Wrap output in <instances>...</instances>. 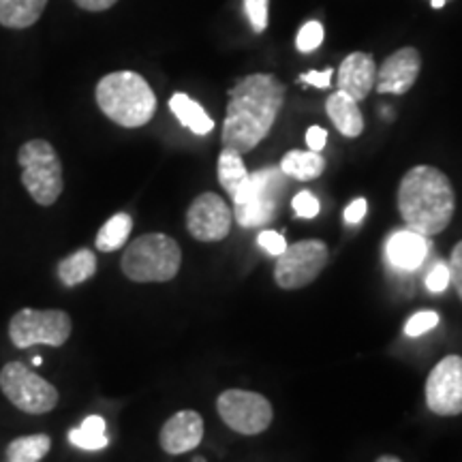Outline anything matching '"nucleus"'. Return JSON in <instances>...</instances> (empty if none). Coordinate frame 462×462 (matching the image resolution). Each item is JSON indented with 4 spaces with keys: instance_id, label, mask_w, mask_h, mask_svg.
<instances>
[{
    "instance_id": "nucleus-1",
    "label": "nucleus",
    "mask_w": 462,
    "mask_h": 462,
    "mask_svg": "<svg viewBox=\"0 0 462 462\" xmlns=\"http://www.w3.org/2000/svg\"><path fill=\"white\" fill-rule=\"evenodd\" d=\"M285 103V84L270 73L242 78L229 90L223 123V148L246 154L268 137Z\"/></svg>"
},
{
    "instance_id": "nucleus-2",
    "label": "nucleus",
    "mask_w": 462,
    "mask_h": 462,
    "mask_svg": "<svg viewBox=\"0 0 462 462\" xmlns=\"http://www.w3.org/2000/svg\"><path fill=\"white\" fill-rule=\"evenodd\" d=\"M398 210L404 225L424 238L441 234L456 210L452 182L437 167H411L398 184Z\"/></svg>"
},
{
    "instance_id": "nucleus-3",
    "label": "nucleus",
    "mask_w": 462,
    "mask_h": 462,
    "mask_svg": "<svg viewBox=\"0 0 462 462\" xmlns=\"http://www.w3.org/2000/svg\"><path fill=\"white\" fill-rule=\"evenodd\" d=\"M97 106L109 120L125 129L148 125L157 112V97L135 71H114L97 84Z\"/></svg>"
},
{
    "instance_id": "nucleus-4",
    "label": "nucleus",
    "mask_w": 462,
    "mask_h": 462,
    "mask_svg": "<svg viewBox=\"0 0 462 462\" xmlns=\"http://www.w3.org/2000/svg\"><path fill=\"white\" fill-rule=\"evenodd\" d=\"M182 251L165 234H143L125 248L123 273L133 282H167L180 273Z\"/></svg>"
},
{
    "instance_id": "nucleus-5",
    "label": "nucleus",
    "mask_w": 462,
    "mask_h": 462,
    "mask_svg": "<svg viewBox=\"0 0 462 462\" xmlns=\"http://www.w3.org/2000/svg\"><path fill=\"white\" fill-rule=\"evenodd\" d=\"M22 184L39 206H54L65 189L62 163L48 140H31L17 150Z\"/></svg>"
},
{
    "instance_id": "nucleus-6",
    "label": "nucleus",
    "mask_w": 462,
    "mask_h": 462,
    "mask_svg": "<svg viewBox=\"0 0 462 462\" xmlns=\"http://www.w3.org/2000/svg\"><path fill=\"white\" fill-rule=\"evenodd\" d=\"M285 190V173L279 167H265L251 173L245 190L234 201V218L242 227H262L274 218L276 204Z\"/></svg>"
},
{
    "instance_id": "nucleus-7",
    "label": "nucleus",
    "mask_w": 462,
    "mask_h": 462,
    "mask_svg": "<svg viewBox=\"0 0 462 462\" xmlns=\"http://www.w3.org/2000/svg\"><path fill=\"white\" fill-rule=\"evenodd\" d=\"M0 392L15 409L31 415L50 413L58 404V390L24 362L5 364L0 371Z\"/></svg>"
},
{
    "instance_id": "nucleus-8",
    "label": "nucleus",
    "mask_w": 462,
    "mask_h": 462,
    "mask_svg": "<svg viewBox=\"0 0 462 462\" xmlns=\"http://www.w3.org/2000/svg\"><path fill=\"white\" fill-rule=\"evenodd\" d=\"M71 317L60 309H20L9 321V338L17 349L34 345L62 346L71 337Z\"/></svg>"
},
{
    "instance_id": "nucleus-9",
    "label": "nucleus",
    "mask_w": 462,
    "mask_h": 462,
    "mask_svg": "<svg viewBox=\"0 0 462 462\" xmlns=\"http://www.w3.org/2000/svg\"><path fill=\"white\" fill-rule=\"evenodd\" d=\"M328 246L321 240H300L287 245L276 257L274 281L282 289H302L310 285L328 265Z\"/></svg>"
},
{
    "instance_id": "nucleus-10",
    "label": "nucleus",
    "mask_w": 462,
    "mask_h": 462,
    "mask_svg": "<svg viewBox=\"0 0 462 462\" xmlns=\"http://www.w3.org/2000/svg\"><path fill=\"white\" fill-rule=\"evenodd\" d=\"M217 411L234 432L253 437L268 430L273 424V404L257 392L227 390L218 396Z\"/></svg>"
},
{
    "instance_id": "nucleus-11",
    "label": "nucleus",
    "mask_w": 462,
    "mask_h": 462,
    "mask_svg": "<svg viewBox=\"0 0 462 462\" xmlns=\"http://www.w3.org/2000/svg\"><path fill=\"white\" fill-rule=\"evenodd\" d=\"M426 407L441 418L462 413V357L448 356L426 379Z\"/></svg>"
},
{
    "instance_id": "nucleus-12",
    "label": "nucleus",
    "mask_w": 462,
    "mask_h": 462,
    "mask_svg": "<svg viewBox=\"0 0 462 462\" xmlns=\"http://www.w3.org/2000/svg\"><path fill=\"white\" fill-rule=\"evenodd\" d=\"M234 210L221 195L201 193L187 210V229L199 242L225 240L231 231Z\"/></svg>"
},
{
    "instance_id": "nucleus-13",
    "label": "nucleus",
    "mask_w": 462,
    "mask_h": 462,
    "mask_svg": "<svg viewBox=\"0 0 462 462\" xmlns=\"http://www.w3.org/2000/svg\"><path fill=\"white\" fill-rule=\"evenodd\" d=\"M421 69L420 51L415 48H401L377 67V88L381 95H404L418 82Z\"/></svg>"
},
{
    "instance_id": "nucleus-14",
    "label": "nucleus",
    "mask_w": 462,
    "mask_h": 462,
    "mask_svg": "<svg viewBox=\"0 0 462 462\" xmlns=\"http://www.w3.org/2000/svg\"><path fill=\"white\" fill-rule=\"evenodd\" d=\"M201 439H204V418L193 409H184L165 421L159 443L165 454L180 456L199 448Z\"/></svg>"
},
{
    "instance_id": "nucleus-15",
    "label": "nucleus",
    "mask_w": 462,
    "mask_h": 462,
    "mask_svg": "<svg viewBox=\"0 0 462 462\" xmlns=\"http://www.w3.org/2000/svg\"><path fill=\"white\" fill-rule=\"evenodd\" d=\"M377 82V65L374 58L366 51H354L343 60L338 69V90L354 97L356 101H364Z\"/></svg>"
},
{
    "instance_id": "nucleus-16",
    "label": "nucleus",
    "mask_w": 462,
    "mask_h": 462,
    "mask_svg": "<svg viewBox=\"0 0 462 462\" xmlns=\"http://www.w3.org/2000/svg\"><path fill=\"white\" fill-rule=\"evenodd\" d=\"M385 253H388V259L396 268L413 273V270H418L424 263L426 255H429V242L418 231H396V234L390 236Z\"/></svg>"
},
{
    "instance_id": "nucleus-17",
    "label": "nucleus",
    "mask_w": 462,
    "mask_h": 462,
    "mask_svg": "<svg viewBox=\"0 0 462 462\" xmlns=\"http://www.w3.org/2000/svg\"><path fill=\"white\" fill-rule=\"evenodd\" d=\"M326 112L345 137H357L364 131V116L357 107V101L346 92H332L330 99L326 101Z\"/></svg>"
},
{
    "instance_id": "nucleus-18",
    "label": "nucleus",
    "mask_w": 462,
    "mask_h": 462,
    "mask_svg": "<svg viewBox=\"0 0 462 462\" xmlns=\"http://www.w3.org/2000/svg\"><path fill=\"white\" fill-rule=\"evenodd\" d=\"M48 0H0V26L24 31L39 22Z\"/></svg>"
},
{
    "instance_id": "nucleus-19",
    "label": "nucleus",
    "mask_w": 462,
    "mask_h": 462,
    "mask_svg": "<svg viewBox=\"0 0 462 462\" xmlns=\"http://www.w3.org/2000/svg\"><path fill=\"white\" fill-rule=\"evenodd\" d=\"M170 109L171 114L180 120L182 126H187V129L195 133V135H208V133L215 129V120L204 112V107H201L198 101H193L189 95H184V92H176V95L171 97Z\"/></svg>"
},
{
    "instance_id": "nucleus-20",
    "label": "nucleus",
    "mask_w": 462,
    "mask_h": 462,
    "mask_svg": "<svg viewBox=\"0 0 462 462\" xmlns=\"http://www.w3.org/2000/svg\"><path fill=\"white\" fill-rule=\"evenodd\" d=\"M326 170V159L313 150H291L281 161V171L296 180H315Z\"/></svg>"
},
{
    "instance_id": "nucleus-21",
    "label": "nucleus",
    "mask_w": 462,
    "mask_h": 462,
    "mask_svg": "<svg viewBox=\"0 0 462 462\" xmlns=\"http://www.w3.org/2000/svg\"><path fill=\"white\" fill-rule=\"evenodd\" d=\"M248 178H251V173L242 161V154L236 150L223 148L221 157H218V182L227 190L231 199H236L245 190Z\"/></svg>"
},
{
    "instance_id": "nucleus-22",
    "label": "nucleus",
    "mask_w": 462,
    "mask_h": 462,
    "mask_svg": "<svg viewBox=\"0 0 462 462\" xmlns=\"http://www.w3.org/2000/svg\"><path fill=\"white\" fill-rule=\"evenodd\" d=\"M97 273V255L90 248H79L58 263V279L65 287H78Z\"/></svg>"
},
{
    "instance_id": "nucleus-23",
    "label": "nucleus",
    "mask_w": 462,
    "mask_h": 462,
    "mask_svg": "<svg viewBox=\"0 0 462 462\" xmlns=\"http://www.w3.org/2000/svg\"><path fill=\"white\" fill-rule=\"evenodd\" d=\"M107 424L101 415H88L78 429L69 430V443L84 452H99L109 446Z\"/></svg>"
},
{
    "instance_id": "nucleus-24",
    "label": "nucleus",
    "mask_w": 462,
    "mask_h": 462,
    "mask_svg": "<svg viewBox=\"0 0 462 462\" xmlns=\"http://www.w3.org/2000/svg\"><path fill=\"white\" fill-rule=\"evenodd\" d=\"M51 449L50 435L17 437L5 449V460L9 462H42Z\"/></svg>"
},
{
    "instance_id": "nucleus-25",
    "label": "nucleus",
    "mask_w": 462,
    "mask_h": 462,
    "mask_svg": "<svg viewBox=\"0 0 462 462\" xmlns=\"http://www.w3.org/2000/svg\"><path fill=\"white\" fill-rule=\"evenodd\" d=\"M131 229H133L131 215H126V212H118V215H114L99 229L95 245L103 253L118 251V248H123L126 245V240H129Z\"/></svg>"
},
{
    "instance_id": "nucleus-26",
    "label": "nucleus",
    "mask_w": 462,
    "mask_h": 462,
    "mask_svg": "<svg viewBox=\"0 0 462 462\" xmlns=\"http://www.w3.org/2000/svg\"><path fill=\"white\" fill-rule=\"evenodd\" d=\"M323 43V26L319 22H306V24L300 28L296 45L300 51L309 54V51H315Z\"/></svg>"
},
{
    "instance_id": "nucleus-27",
    "label": "nucleus",
    "mask_w": 462,
    "mask_h": 462,
    "mask_svg": "<svg viewBox=\"0 0 462 462\" xmlns=\"http://www.w3.org/2000/svg\"><path fill=\"white\" fill-rule=\"evenodd\" d=\"M268 5L270 0H245V11L253 32L262 34L268 28Z\"/></svg>"
},
{
    "instance_id": "nucleus-28",
    "label": "nucleus",
    "mask_w": 462,
    "mask_h": 462,
    "mask_svg": "<svg viewBox=\"0 0 462 462\" xmlns=\"http://www.w3.org/2000/svg\"><path fill=\"white\" fill-rule=\"evenodd\" d=\"M439 326V315L435 310H420V313H415L411 319L407 321V326H404V334L407 337H421V334L430 332L432 328Z\"/></svg>"
},
{
    "instance_id": "nucleus-29",
    "label": "nucleus",
    "mask_w": 462,
    "mask_h": 462,
    "mask_svg": "<svg viewBox=\"0 0 462 462\" xmlns=\"http://www.w3.org/2000/svg\"><path fill=\"white\" fill-rule=\"evenodd\" d=\"M291 206L300 218H315L319 215V199L310 190H300L296 198H293Z\"/></svg>"
},
{
    "instance_id": "nucleus-30",
    "label": "nucleus",
    "mask_w": 462,
    "mask_h": 462,
    "mask_svg": "<svg viewBox=\"0 0 462 462\" xmlns=\"http://www.w3.org/2000/svg\"><path fill=\"white\" fill-rule=\"evenodd\" d=\"M449 265L439 262L437 265H432V270L426 276V289L432 293H443L449 287Z\"/></svg>"
},
{
    "instance_id": "nucleus-31",
    "label": "nucleus",
    "mask_w": 462,
    "mask_h": 462,
    "mask_svg": "<svg viewBox=\"0 0 462 462\" xmlns=\"http://www.w3.org/2000/svg\"><path fill=\"white\" fill-rule=\"evenodd\" d=\"M259 246H262L265 253H270V255L279 257L281 253L287 248V240H285V236L279 234V231L268 229V231H262V234H259Z\"/></svg>"
},
{
    "instance_id": "nucleus-32",
    "label": "nucleus",
    "mask_w": 462,
    "mask_h": 462,
    "mask_svg": "<svg viewBox=\"0 0 462 462\" xmlns=\"http://www.w3.org/2000/svg\"><path fill=\"white\" fill-rule=\"evenodd\" d=\"M449 282H452L456 293L462 300V240L454 246L452 257H449Z\"/></svg>"
},
{
    "instance_id": "nucleus-33",
    "label": "nucleus",
    "mask_w": 462,
    "mask_h": 462,
    "mask_svg": "<svg viewBox=\"0 0 462 462\" xmlns=\"http://www.w3.org/2000/svg\"><path fill=\"white\" fill-rule=\"evenodd\" d=\"M332 69H326V71H309L300 75V82L315 86V88H328L332 82Z\"/></svg>"
},
{
    "instance_id": "nucleus-34",
    "label": "nucleus",
    "mask_w": 462,
    "mask_h": 462,
    "mask_svg": "<svg viewBox=\"0 0 462 462\" xmlns=\"http://www.w3.org/2000/svg\"><path fill=\"white\" fill-rule=\"evenodd\" d=\"M366 210H368V201L364 198H357V199L351 201L349 206H346L345 221L351 223V225H357L364 217H366Z\"/></svg>"
},
{
    "instance_id": "nucleus-35",
    "label": "nucleus",
    "mask_w": 462,
    "mask_h": 462,
    "mask_svg": "<svg viewBox=\"0 0 462 462\" xmlns=\"http://www.w3.org/2000/svg\"><path fill=\"white\" fill-rule=\"evenodd\" d=\"M326 142L328 133L326 129H321V126H310V129L306 131V143H309V150H313V152H321V150L326 148Z\"/></svg>"
},
{
    "instance_id": "nucleus-36",
    "label": "nucleus",
    "mask_w": 462,
    "mask_h": 462,
    "mask_svg": "<svg viewBox=\"0 0 462 462\" xmlns=\"http://www.w3.org/2000/svg\"><path fill=\"white\" fill-rule=\"evenodd\" d=\"M79 9L84 11H92V14H99V11H107L112 9L118 0H73Z\"/></svg>"
},
{
    "instance_id": "nucleus-37",
    "label": "nucleus",
    "mask_w": 462,
    "mask_h": 462,
    "mask_svg": "<svg viewBox=\"0 0 462 462\" xmlns=\"http://www.w3.org/2000/svg\"><path fill=\"white\" fill-rule=\"evenodd\" d=\"M374 462H402V460L396 458V456H392V454H385V456H381V458H377Z\"/></svg>"
},
{
    "instance_id": "nucleus-38",
    "label": "nucleus",
    "mask_w": 462,
    "mask_h": 462,
    "mask_svg": "<svg viewBox=\"0 0 462 462\" xmlns=\"http://www.w3.org/2000/svg\"><path fill=\"white\" fill-rule=\"evenodd\" d=\"M429 3H430L432 9H443V7H446L448 0H429Z\"/></svg>"
},
{
    "instance_id": "nucleus-39",
    "label": "nucleus",
    "mask_w": 462,
    "mask_h": 462,
    "mask_svg": "<svg viewBox=\"0 0 462 462\" xmlns=\"http://www.w3.org/2000/svg\"><path fill=\"white\" fill-rule=\"evenodd\" d=\"M42 362H43V357H42V356H37V357H34V360H32L34 366H39V364H42Z\"/></svg>"
},
{
    "instance_id": "nucleus-40",
    "label": "nucleus",
    "mask_w": 462,
    "mask_h": 462,
    "mask_svg": "<svg viewBox=\"0 0 462 462\" xmlns=\"http://www.w3.org/2000/svg\"><path fill=\"white\" fill-rule=\"evenodd\" d=\"M193 462H206V458H201V456H198V458H195Z\"/></svg>"
},
{
    "instance_id": "nucleus-41",
    "label": "nucleus",
    "mask_w": 462,
    "mask_h": 462,
    "mask_svg": "<svg viewBox=\"0 0 462 462\" xmlns=\"http://www.w3.org/2000/svg\"><path fill=\"white\" fill-rule=\"evenodd\" d=\"M5 462H9V460H5Z\"/></svg>"
}]
</instances>
